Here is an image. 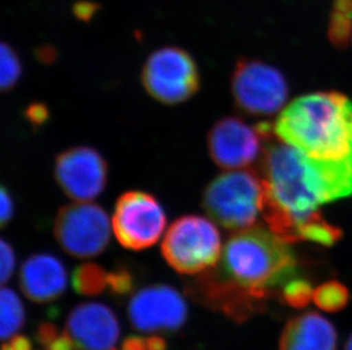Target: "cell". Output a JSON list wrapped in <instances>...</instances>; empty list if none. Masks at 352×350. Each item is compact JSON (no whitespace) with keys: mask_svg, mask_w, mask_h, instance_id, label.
Instances as JSON below:
<instances>
[{"mask_svg":"<svg viewBox=\"0 0 352 350\" xmlns=\"http://www.w3.org/2000/svg\"><path fill=\"white\" fill-rule=\"evenodd\" d=\"M277 139V138H276ZM267 204L285 213L287 242L296 244L301 222L327 202L352 196V166L311 159L284 142H270L261 157Z\"/></svg>","mask_w":352,"mask_h":350,"instance_id":"6da1fadb","label":"cell"},{"mask_svg":"<svg viewBox=\"0 0 352 350\" xmlns=\"http://www.w3.org/2000/svg\"><path fill=\"white\" fill-rule=\"evenodd\" d=\"M274 133L311 159L352 163V100L338 91L298 97L279 114Z\"/></svg>","mask_w":352,"mask_h":350,"instance_id":"7a4b0ae2","label":"cell"},{"mask_svg":"<svg viewBox=\"0 0 352 350\" xmlns=\"http://www.w3.org/2000/svg\"><path fill=\"white\" fill-rule=\"evenodd\" d=\"M298 259L289 244L268 228L236 231L223 247L219 265L206 270L239 294L265 305L294 277Z\"/></svg>","mask_w":352,"mask_h":350,"instance_id":"3957f363","label":"cell"},{"mask_svg":"<svg viewBox=\"0 0 352 350\" xmlns=\"http://www.w3.org/2000/svg\"><path fill=\"white\" fill-rule=\"evenodd\" d=\"M266 199L263 174L252 170H230L206 185L202 207L217 224L241 231L253 226L263 214Z\"/></svg>","mask_w":352,"mask_h":350,"instance_id":"277c9868","label":"cell"},{"mask_svg":"<svg viewBox=\"0 0 352 350\" xmlns=\"http://www.w3.org/2000/svg\"><path fill=\"white\" fill-rule=\"evenodd\" d=\"M220 232L211 220L199 215L177 218L163 238V257L182 275H196L214 268L221 257Z\"/></svg>","mask_w":352,"mask_h":350,"instance_id":"5b68a950","label":"cell"},{"mask_svg":"<svg viewBox=\"0 0 352 350\" xmlns=\"http://www.w3.org/2000/svg\"><path fill=\"white\" fill-rule=\"evenodd\" d=\"M230 90L237 108L249 115L270 117L289 100V83L278 69L256 58H239L232 73Z\"/></svg>","mask_w":352,"mask_h":350,"instance_id":"8992f818","label":"cell"},{"mask_svg":"<svg viewBox=\"0 0 352 350\" xmlns=\"http://www.w3.org/2000/svg\"><path fill=\"white\" fill-rule=\"evenodd\" d=\"M142 83L160 103H185L199 91V67L186 50L164 47L151 54L144 64Z\"/></svg>","mask_w":352,"mask_h":350,"instance_id":"52a82bcc","label":"cell"},{"mask_svg":"<svg viewBox=\"0 0 352 350\" xmlns=\"http://www.w3.org/2000/svg\"><path fill=\"white\" fill-rule=\"evenodd\" d=\"M273 137L274 124L250 126L242 119L228 116L213 124L208 135L210 157L221 169L242 170L263 157L267 141Z\"/></svg>","mask_w":352,"mask_h":350,"instance_id":"ba28073f","label":"cell"},{"mask_svg":"<svg viewBox=\"0 0 352 350\" xmlns=\"http://www.w3.org/2000/svg\"><path fill=\"white\" fill-rule=\"evenodd\" d=\"M54 235L58 245L72 257H95L110 242V218L97 204L74 202L57 213Z\"/></svg>","mask_w":352,"mask_h":350,"instance_id":"9c48e42d","label":"cell"},{"mask_svg":"<svg viewBox=\"0 0 352 350\" xmlns=\"http://www.w3.org/2000/svg\"><path fill=\"white\" fill-rule=\"evenodd\" d=\"M166 211L148 192L126 191L116 202L112 229L122 247L143 250L155 245L166 229Z\"/></svg>","mask_w":352,"mask_h":350,"instance_id":"30bf717a","label":"cell"},{"mask_svg":"<svg viewBox=\"0 0 352 350\" xmlns=\"http://www.w3.org/2000/svg\"><path fill=\"white\" fill-rule=\"evenodd\" d=\"M107 163L96 149L74 147L55 161V180L74 202H91L107 183Z\"/></svg>","mask_w":352,"mask_h":350,"instance_id":"8fae6325","label":"cell"},{"mask_svg":"<svg viewBox=\"0 0 352 350\" xmlns=\"http://www.w3.org/2000/svg\"><path fill=\"white\" fill-rule=\"evenodd\" d=\"M130 322L143 332H173L187 320V305L169 285H152L138 291L128 307Z\"/></svg>","mask_w":352,"mask_h":350,"instance_id":"7c38bea8","label":"cell"},{"mask_svg":"<svg viewBox=\"0 0 352 350\" xmlns=\"http://www.w3.org/2000/svg\"><path fill=\"white\" fill-rule=\"evenodd\" d=\"M65 332L74 341L76 350H111L119 338L120 327L111 308L86 303L71 312Z\"/></svg>","mask_w":352,"mask_h":350,"instance_id":"4fadbf2b","label":"cell"},{"mask_svg":"<svg viewBox=\"0 0 352 350\" xmlns=\"http://www.w3.org/2000/svg\"><path fill=\"white\" fill-rule=\"evenodd\" d=\"M67 284L65 268L53 255H34L21 268V289L31 301L38 304L56 301L67 289Z\"/></svg>","mask_w":352,"mask_h":350,"instance_id":"5bb4252c","label":"cell"},{"mask_svg":"<svg viewBox=\"0 0 352 350\" xmlns=\"http://www.w3.org/2000/svg\"><path fill=\"white\" fill-rule=\"evenodd\" d=\"M336 329L325 317L306 312L293 317L283 330L280 350H336Z\"/></svg>","mask_w":352,"mask_h":350,"instance_id":"9a60e30c","label":"cell"},{"mask_svg":"<svg viewBox=\"0 0 352 350\" xmlns=\"http://www.w3.org/2000/svg\"><path fill=\"white\" fill-rule=\"evenodd\" d=\"M296 237L298 242H313L322 247H331L342 238V230L329 223L320 211H317L299 225Z\"/></svg>","mask_w":352,"mask_h":350,"instance_id":"2e32d148","label":"cell"},{"mask_svg":"<svg viewBox=\"0 0 352 350\" xmlns=\"http://www.w3.org/2000/svg\"><path fill=\"white\" fill-rule=\"evenodd\" d=\"M329 43L343 49L351 41L352 0H333L327 27Z\"/></svg>","mask_w":352,"mask_h":350,"instance_id":"e0dca14e","label":"cell"},{"mask_svg":"<svg viewBox=\"0 0 352 350\" xmlns=\"http://www.w3.org/2000/svg\"><path fill=\"white\" fill-rule=\"evenodd\" d=\"M0 308H1V338L3 340L13 337L24 323V307L20 298L12 289L3 288L0 292Z\"/></svg>","mask_w":352,"mask_h":350,"instance_id":"ac0fdd59","label":"cell"},{"mask_svg":"<svg viewBox=\"0 0 352 350\" xmlns=\"http://www.w3.org/2000/svg\"><path fill=\"white\" fill-rule=\"evenodd\" d=\"M107 272L97 264H83L74 270L72 283L74 290L82 296H98L109 287Z\"/></svg>","mask_w":352,"mask_h":350,"instance_id":"d6986e66","label":"cell"},{"mask_svg":"<svg viewBox=\"0 0 352 350\" xmlns=\"http://www.w3.org/2000/svg\"><path fill=\"white\" fill-rule=\"evenodd\" d=\"M349 290L339 281H329L314 290L313 301L316 306L329 313L342 311L349 303Z\"/></svg>","mask_w":352,"mask_h":350,"instance_id":"ffe728a7","label":"cell"},{"mask_svg":"<svg viewBox=\"0 0 352 350\" xmlns=\"http://www.w3.org/2000/svg\"><path fill=\"white\" fill-rule=\"evenodd\" d=\"M0 86L3 93L16 86L22 75V63L13 47L1 43L0 47Z\"/></svg>","mask_w":352,"mask_h":350,"instance_id":"44dd1931","label":"cell"},{"mask_svg":"<svg viewBox=\"0 0 352 350\" xmlns=\"http://www.w3.org/2000/svg\"><path fill=\"white\" fill-rule=\"evenodd\" d=\"M314 290L311 283L306 279L291 278L283 284L278 292L286 305L300 310L309 304Z\"/></svg>","mask_w":352,"mask_h":350,"instance_id":"7402d4cb","label":"cell"},{"mask_svg":"<svg viewBox=\"0 0 352 350\" xmlns=\"http://www.w3.org/2000/svg\"><path fill=\"white\" fill-rule=\"evenodd\" d=\"M107 284L112 294L124 296L133 290L135 280L130 271L126 268H120L107 275Z\"/></svg>","mask_w":352,"mask_h":350,"instance_id":"603a6c76","label":"cell"},{"mask_svg":"<svg viewBox=\"0 0 352 350\" xmlns=\"http://www.w3.org/2000/svg\"><path fill=\"white\" fill-rule=\"evenodd\" d=\"M0 255H1L0 256V263H1L0 278H1V283L5 284L13 275L14 268H15V254L12 246L7 244L3 239L0 244Z\"/></svg>","mask_w":352,"mask_h":350,"instance_id":"cb8c5ba5","label":"cell"},{"mask_svg":"<svg viewBox=\"0 0 352 350\" xmlns=\"http://www.w3.org/2000/svg\"><path fill=\"white\" fill-rule=\"evenodd\" d=\"M100 8V3H95V1L80 0L74 5V16L77 17L78 20L88 23Z\"/></svg>","mask_w":352,"mask_h":350,"instance_id":"d4e9b609","label":"cell"},{"mask_svg":"<svg viewBox=\"0 0 352 350\" xmlns=\"http://www.w3.org/2000/svg\"><path fill=\"white\" fill-rule=\"evenodd\" d=\"M0 222L3 226L7 222L10 221L14 213L13 199L10 197V192L3 187L0 192Z\"/></svg>","mask_w":352,"mask_h":350,"instance_id":"484cf974","label":"cell"},{"mask_svg":"<svg viewBox=\"0 0 352 350\" xmlns=\"http://www.w3.org/2000/svg\"><path fill=\"white\" fill-rule=\"evenodd\" d=\"M58 336H60V334H58V331H57L56 327L54 324L43 323L38 327L36 339L41 346L46 348Z\"/></svg>","mask_w":352,"mask_h":350,"instance_id":"4316f807","label":"cell"},{"mask_svg":"<svg viewBox=\"0 0 352 350\" xmlns=\"http://www.w3.org/2000/svg\"><path fill=\"white\" fill-rule=\"evenodd\" d=\"M27 117L29 122L32 123L34 126H40L46 122V119H48V110H47L46 106L41 105V104H34V105L29 106V108L27 109Z\"/></svg>","mask_w":352,"mask_h":350,"instance_id":"83f0119b","label":"cell"},{"mask_svg":"<svg viewBox=\"0 0 352 350\" xmlns=\"http://www.w3.org/2000/svg\"><path fill=\"white\" fill-rule=\"evenodd\" d=\"M74 341L67 332L60 334L58 337L55 338L46 347V350H74Z\"/></svg>","mask_w":352,"mask_h":350,"instance_id":"f1b7e54d","label":"cell"},{"mask_svg":"<svg viewBox=\"0 0 352 350\" xmlns=\"http://www.w3.org/2000/svg\"><path fill=\"white\" fill-rule=\"evenodd\" d=\"M122 350H147L146 339L137 336H131L124 339Z\"/></svg>","mask_w":352,"mask_h":350,"instance_id":"f546056e","label":"cell"},{"mask_svg":"<svg viewBox=\"0 0 352 350\" xmlns=\"http://www.w3.org/2000/svg\"><path fill=\"white\" fill-rule=\"evenodd\" d=\"M10 344L13 350H31V348H32L30 339L24 337V336H15V337L12 338Z\"/></svg>","mask_w":352,"mask_h":350,"instance_id":"4dcf8cb0","label":"cell"},{"mask_svg":"<svg viewBox=\"0 0 352 350\" xmlns=\"http://www.w3.org/2000/svg\"><path fill=\"white\" fill-rule=\"evenodd\" d=\"M146 344L147 350H166V342L163 338H147Z\"/></svg>","mask_w":352,"mask_h":350,"instance_id":"1f68e13d","label":"cell"},{"mask_svg":"<svg viewBox=\"0 0 352 350\" xmlns=\"http://www.w3.org/2000/svg\"><path fill=\"white\" fill-rule=\"evenodd\" d=\"M38 56H39V58H43V62H48L50 58L54 60L55 50L52 49L50 47H43L41 49L38 50Z\"/></svg>","mask_w":352,"mask_h":350,"instance_id":"d6a6232c","label":"cell"},{"mask_svg":"<svg viewBox=\"0 0 352 350\" xmlns=\"http://www.w3.org/2000/svg\"><path fill=\"white\" fill-rule=\"evenodd\" d=\"M344 350H352V336L349 338V340L346 341V348Z\"/></svg>","mask_w":352,"mask_h":350,"instance_id":"836d02e7","label":"cell"},{"mask_svg":"<svg viewBox=\"0 0 352 350\" xmlns=\"http://www.w3.org/2000/svg\"><path fill=\"white\" fill-rule=\"evenodd\" d=\"M1 350H13V348H12V346H10V342H8V344H3Z\"/></svg>","mask_w":352,"mask_h":350,"instance_id":"e575fe53","label":"cell"},{"mask_svg":"<svg viewBox=\"0 0 352 350\" xmlns=\"http://www.w3.org/2000/svg\"><path fill=\"white\" fill-rule=\"evenodd\" d=\"M350 43H351V45H352V34H351V41H350Z\"/></svg>","mask_w":352,"mask_h":350,"instance_id":"d590c367","label":"cell"},{"mask_svg":"<svg viewBox=\"0 0 352 350\" xmlns=\"http://www.w3.org/2000/svg\"><path fill=\"white\" fill-rule=\"evenodd\" d=\"M112 350H116V349H112Z\"/></svg>","mask_w":352,"mask_h":350,"instance_id":"8d00e7d4","label":"cell"}]
</instances>
